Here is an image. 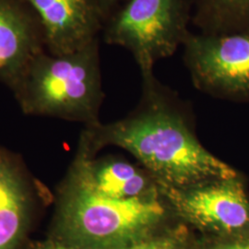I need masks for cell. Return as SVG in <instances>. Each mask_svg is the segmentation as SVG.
Here are the masks:
<instances>
[{"mask_svg":"<svg viewBox=\"0 0 249 249\" xmlns=\"http://www.w3.org/2000/svg\"><path fill=\"white\" fill-rule=\"evenodd\" d=\"M142 97L131 115L112 124L89 125L84 140L92 151L114 145L130 152L159 185L188 187L238 177L236 170L198 142L187 111L161 86L153 70L144 71Z\"/></svg>","mask_w":249,"mask_h":249,"instance_id":"1","label":"cell"},{"mask_svg":"<svg viewBox=\"0 0 249 249\" xmlns=\"http://www.w3.org/2000/svg\"><path fill=\"white\" fill-rule=\"evenodd\" d=\"M176 222L160 195L118 200L99 193L79 151L59 197L53 239L77 249H125Z\"/></svg>","mask_w":249,"mask_h":249,"instance_id":"2","label":"cell"},{"mask_svg":"<svg viewBox=\"0 0 249 249\" xmlns=\"http://www.w3.org/2000/svg\"><path fill=\"white\" fill-rule=\"evenodd\" d=\"M13 89L27 114L98 124L103 103L100 37L77 51H42L28 64Z\"/></svg>","mask_w":249,"mask_h":249,"instance_id":"3","label":"cell"},{"mask_svg":"<svg viewBox=\"0 0 249 249\" xmlns=\"http://www.w3.org/2000/svg\"><path fill=\"white\" fill-rule=\"evenodd\" d=\"M188 0H125L106 19L101 35L107 45L132 53L141 71L169 57L191 33Z\"/></svg>","mask_w":249,"mask_h":249,"instance_id":"4","label":"cell"},{"mask_svg":"<svg viewBox=\"0 0 249 249\" xmlns=\"http://www.w3.org/2000/svg\"><path fill=\"white\" fill-rule=\"evenodd\" d=\"M158 189L174 218L200 235L249 233V196L239 176Z\"/></svg>","mask_w":249,"mask_h":249,"instance_id":"5","label":"cell"},{"mask_svg":"<svg viewBox=\"0 0 249 249\" xmlns=\"http://www.w3.org/2000/svg\"><path fill=\"white\" fill-rule=\"evenodd\" d=\"M183 48L197 89L223 98H249V32L190 33Z\"/></svg>","mask_w":249,"mask_h":249,"instance_id":"6","label":"cell"},{"mask_svg":"<svg viewBox=\"0 0 249 249\" xmlns=\"http://www.w3.org/2000/svg\"><path fill=\"white\" fill-rule=\"evenodd\" d=\"M42 27L45 49L53 54L77 51L100 36L105 17L96 0H22Z\"/></svg>","mask_w":249,"mask_h":249,"instance_id":"7","label":"cell"},{"mask_svg":"<svg viewBox=\"0 0 249 249\" xmlns=\"http://www.w3.org/2000/svg\"><path fill=\"white\" fill-rule=\"evenodd\" d=\"M45 49L42 27L22 0H0V80L10 88Z\"/></svg>","mask_w":249,"mask_h":249,"instance_id":"8","label":"cell"},{"mask_svg":"<svg viewBox=\"0 0 249 249\" xmlns=\"http://www.w3.org/2000/svg\"><path fill=\"white\" fill-rule=\"evenodd\" d=\"M83 155L89 181L99 193L118 200H133L160 196L158 184L149 172L125 160L92 159V152L82 140Z\"/></svg>","mask_w":249,"mask_h":249,"instance_id":"9","label":"cell"},{"mask_svg":"<svg viewBox=\"0 0 249 249\" xmlns=\"http://www.w3.org/2000/svg\"><path fill=\"white\" fill-rule=\"evenodd\" d=\"M28 197L18 171L0 153V249H16L26 229Z\"/></svg>","mask_w":249,"mask_h":249,"instance_id":"10","label":"cell"},{"mask_svg":"<svg viewBox=\"0 0 249 249\" xmlns=\"http://www.w3.org/2000/svg\"><path fill=\"white\" fill-rule=\"evenodd\" d=\"M192 23L202 34L249 32V0H194Z\"/></svg>","mask_w":249,"mask_h":249,"instance_id":"11","label":"cell"},{"mask_svg":"<svg viewBox=\"0 0 249 249\" xmlns=\"http://www.w3.org/2000/svg\"><path fill=\"white\" fill-rule=\"evenodd\" d=\"M194 238V231L186 224L176 222L129 249H192Z\"/></svg>","mask_w":249,"mask_h":249,"instance_id":"12","label":"cell"},{"mask_svg":"<svg viewBox=\"0 0 249 249\" xmlns=\"http://www.w3.org/2000/svg\"><path fill=\"white\" fill-rule=\"evenodd\" d=\"M192 249H249V233L231 236L195 234Z\"/></svg>","mask_w":249,"mask_h":249,"instance_id":"13","label":"cell"},{"mask_svg":"<svg viewBox=\"0 0 249 249\" xmlns=\"http://www.w3.org/2000/svg\"><path fill=\"white\" fill-rule=\"evenodd\" d=\"M131 248V247H130ZM130 248H125V249H129ZM31 249H81L73 248L71 246H67L65 244H62L58 241L54 239H49V240L44 241V242H37L35 243Z\"/></svg>","mask_w":249,"mask_h":249,"instance_id":"14","label":"cell"},{"mask_svg":"<svg viewBox=\"0 0 249 249\" xmlns=\"http://www.w3.org/2000/svg\"><path fill=\"white\" fill-rule=\"evenodd\" d=\"M105 17V21L125 0H96Z\"/></svg>","mask_w":249,"mask_h":249,"instance_id":"15","label":"cell"}]
</instances>
